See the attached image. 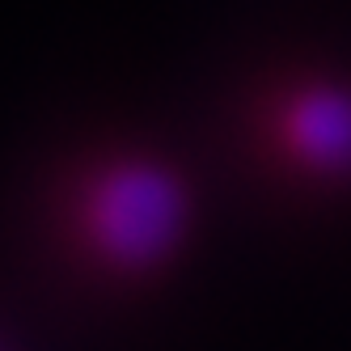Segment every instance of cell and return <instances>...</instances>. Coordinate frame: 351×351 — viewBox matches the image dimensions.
Instances as JSON below:
<instances>
[{"label":"cell","instance_id":"cell-2","mask_svg":"<svg viewBox=\"0 0 351 351\" xmlns=\"http://www.w3.org/2000/svg\"><path fill=\"white\" fill-rule=\"evenodd\" d=\"M280 140L309 169H351V93L330 85L292 93L280 114Z\"/></svg>","mask_w":351,"mask_h":351},{"label":"cell","instance_id":"cell-1","mask_svg":"<svg viewBox=\"0 0 351 351\" xmlns=\"http://www.w3.org/2000/svg\"><path fill=\"white\" fill-rule=\"evenodd\" d=\"M186 186L161 161L114 157L77 191L72 224L89 254L110 271H148L186 233Z\"/></svg>","mask_w":351,"mask_h":351}]
</instances>
